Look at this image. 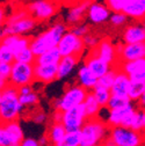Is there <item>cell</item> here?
I'll return each instance as SVG.
<instances>
[{"label": "cell", "mask_w": 145, "mask_h": 146, "mask_svg": "<svg viewBox=\"0 0 145 146\" xmlns=\"http://www.w3.org/2000/svg\"><path fill=\"white\" fill-rule=\"evenodd\" d=\"M120 63L121 65L117 66V68L123 71L125 74H128L130 80L145 82V57Z\"/></svg>", "instance_id": "7c38bea8"}, {"label": "cell", "mask_w": 145, "mask_h": 146, "mask_svg": "<svg viewBox=\"0 0 145 146\" xmlns=\"http://www.w3.org/2000/svg\"><path fill=\"white\" fill-rule=\"evenodd\" d=\"M5 35V33H4V28L0 26V38H3V36Z\"/></svg>", "instance_id": "db71d44e"}, {"label": "cell", "mask_w": 145, "mask_h": 146, "mask_svg": "<svg viewBox=\"0 0 145 146\" xmlns=\"http://www.w3.org/2000/svg\"><path fill=\"white\" fill-rule=\"evenodd\" d=\"M31 119L35 123H39V124L44 123L45 119H47V114L44 111H42V110H37V111H35L34 115L31 116Z\"/></svg>", "instance_id": "ee69618b"}, {"label": "cell", "mask_w": 145, "mask_h": 146, "mask_svg": "<svg viewBox=\"0 0 145 146\" xmlns=\"http://www.w3.org/2000/svg\"><path fill=\"white\" fill-rule=\"evenodd\" d=\"M22 146H37L39 145V141L34 139V138H23L22 143H21Z\"/></svg>", "instance_id": "f6af8a7d"}, {"label": "cell", "mask_w": 145, "mask_h": 146, "mask_svg": "<svg viewBox=\"0 0 145 146\" xmlns=\"http://www.w3.org/2000/svg\"><path fill=\"white\" fill-rule=\"evenodd\" d=\"M132 109H135V107L132 106V103L128 104L124 108H118V109H110L108 111V115H107V119H106V123L108 124V126H116V125H121L123 118L126 116L129 111H131Z\"/></svg>", "instance_id": "cb8c5ba5"}, {"label": "cell", "mask_w": 145, "mask_h": 146, "mask_svg": "<svg viewBox=\"0 0 145 146\" xmlns=\"http://www.w3.org/2000/svg\"><path fill=\"white\" fill-rule=\"evenodd\" d=\"M11 70H12V64L11 63L0 62V78L8 80L9 76H11Z\"/></svg>", "instance_id": "7bdbcfd3"}, {"label": "cell", "mask_w": 145, "mask_h": 146, "mask_svg": "<svg viewBox=\"0 0 145 146\" xmlns=\"http://www.w3.org/2000/svg\"><path fill=\"white\" fill-rule=\"evenodd\" d=\"M112 11L108 8L106 4H100V3H90L87 9V16L88 20L94 23V25H100L109 20Z\"/></svg>", "instance_id": "5bb4252c"}, {"label": "cell", "mask_w": 145, "mask_h": 146, "mask_svg": "<svg viewBox=\"0 0 145 146\" xmlns=\"http://www.w3.org/2000/svg\"><path fill=\"white\" fill-rule=\"evenodd\" d=\"M1 43L8 45L14 53L20 52L21 50L28 48L30 45V38L23 35H4L1 38Z\"/></svg>", "instance_id": "ac0fdd59"}, {"label": "cell", "mask_w": 145, "mask_h": 146, "mask_svg": "<svg viewBox=\"0 0 145 146\" xmlns=\"http://www.w3.org/2000/svg\"><path fill=\"white\" fill-rule=\"evenodd\" d=\"M28 11L37 21H47L57 12V5L52 0H36L29 4Z\"/></svg>", "instance_id": "9c48e42d"}, {"label": "cell", "mask_w": 145, "mask_h": 146, "mask_svg": "<svg viewBox=\"0 0 145 146\" xmlns=\"http://www.w3.org/2000/svg\"><path fill=\"white\" fill-rule=\"evenodd\" d=\"M37 141H39V145H42V146L50 144V143H49V138H48V136H47V135H43L40 139H37Z\"/></svg>", "instance_id": "c3c4849f"}, {"label": "cell", "mask_w": 145, "mask_h": 146, "mask_svg": "<svg viewBox=\"0 0 145 146\" xmlns=\"http://www.w3.org/2000/svg\"><path fill=\"white\" fill-rule=\"evenodd\" d=\"M80 141H81L80 130L66 131V135L64 137V145L63 146H80Z\"/></svg>", "instance_id": "e575fe53"}, {"label": "cell", "mask_w": 145, "mask_h": 146, "mask_svg": "<svg viewBox=\"0 0 145 146\" xmlns=\"http://www.w3.org/2000/svg\"><path fill=\"white\" fill-rule=\"evenodd\" d=\"M15 58V53L13 52V50L6 45L0 43V62H5V63H13Z\"/></svg>", "instance_id": "d590c367"}, {"label": "cell", "mask_w": 145, "mask_h": 146, "mask_svg": "<svg viewBox=\"0 0 145 146\" xmlns=\"http://www.w3.org/2000/svg\"><path fill=\"white\" fill-rule=\"evenodd\" d=\"M81 141L80 146H95L102 144L109 132V126L106 121L99 117L87 118L80 129Z\"/></svg>", "instance_id": "277c9868"}, {"label": "cell", "mask_w": 145, "mask_h": 146, "mask_svg": "<svg viewBox=\"0 0 145 146\" xmlns=\"http://www.w3.org/2000/svg\"><path fill=\"white\" fill-rule=\"evenodd\" d=\"M23 106L19 100V90L17 87L8 84L1 90L0 99V122H11L19 119Z\"/></svg>", "instance_id": "6da1fadb"}, {"label": "cell", "mask_w": 145, "mask_h": 146, "mask_svg": "<svg viewBox=\"0 0 145 146\" xmlns=\"http://www.w3.org/2000/svg\"><path fill=\"white\" fill-rule=\"evenodd\" d=\"M5 19H6V14H5V9H4L3 7H0V26H1V25L4 23Z\"/></svg>", "instance_id": "681fc988"}, {"label": "cell", "mask_w": 145, "mask_h": 146, "mask_svg": "<svg viewBox=\"0 0 145 146\" xmlns=\"http://www.w3.org/2000/svg\"><path fill=\"white\" fill-rule=\"evenodd\" d=\"M144 20H145V17H144Z\"/></svg>", "instance_id": "94428289"}, {"label": "cell", "mask_w": 145, "mask_h": 146, "mask_svg": "<svg viewBox=\"0 0 145 146\" xmlns=\"http://www.w3.org/2000/svg\"><path fill=\"white\" fill-rule=\"evenodd\" d=\"M123 12L129 19L140 21L145 17V0H129Z\"/></svg>", "instance_id": "44dd1931"}, {"label": "cell", "mask_w": 145, "mask_h": 146, "mask_svg": "<svg viewBox=\"0 0 145 146\" xmlns=\"http://www.w3.org/2000/svg\"><path fill=\"white\" fill-rule=\"evenodd\" d=\"M66 135V129L62 122H53L48 131L49 143L52 145L63 146L64 145V137Z\"/></svg>", "instance_id": "603a6c76"}, {"label": "cell", "mask_w": 145, "mask_h": 146, "mask_svg": "<svg viewBox=\"0 0 145 146\" xmlns=\"http://www.w3.org/2000/svg\"><path fill=\"white\" fill-rule=\"evenodd\" d=\"M0 43H1V38H0Z\"/></svg>", "instance_id": "680465c9"}, {"label": "cell", "mask_w": 145, "mask_h": 146, "mask_svg": "<svg viewBox=\"0 0 145 146\" xmlns=\"http://www.w3.org/2000/svg\"><path fill=\"white\" fill-rule=\"evenodd\" d=\"M145 135L140 131H135L131 127H125L122 125L110 126L109 132L103 145L108 146H138L144 144Z\"/></svg>", "instance_id": "7a4b0ae2"}, {"label": "cell", "mask_w": 145, "mask_h": 146, "mask_svg": "<svg viewBox=\"0 0 145 146\" xmlns=\"http://www.w3.org/2000/svg\"><path fill=\"white\" fill-rule=\"evenodd\" d=\"M129 0H106V5L112 12H123Z\"/></svg>", "instance_id": "74e56055"}, {"label": "cell", "mask_w": 145, "mask_h": 146, "mask_svg": "<svg viewBox=\"0 0 145 146\" xmlns=\"http://www.w3.org/2000/svg\"><path fill=\"white\" fill-rule=\"evenodd\" d=\"M89 3H95V1H98V0H88Z\"/></svg>", "instance_id": "11a10c76"}, {"label": "cell", "mask_w": 145, "mask_h": 146, "mask_svg": "<svg viewBox=\"0 0 145 146\" xmlns=\"http://www.w3.org/2000/svg\"><path fill=\"white\" fill-rule=\"evenodd\" d=\"M79 57L77 56H63L57 64V79H65L78 65Z\"/></svg>", "instance_id": "d6986e66"}, {"label": "cell", "mask_w": 145, "mask_h": 146, "mask_svg": "<svg viewBox=\"0 0 145 146\" xmlns=\"http://www.w3.org/2000/svg\"><path fill=\"white\" fill-rule=\"evenodd\" d=\"M58 51L61 52L62 57L63 56H77L80 57L85 52V44L81 37L77 36L72 31H65L63 36L61 37L58 45Z\"/></svg>", "instance_id": "52a82bcc"}, {"label": "cell", "mask_w": 145, "mask_h": 146, "mask_svg": "<svg viewBox=\"0 0 145 146\" xmlns=\"http://www.w3.org/2000/svg\"><path fill=\"white\" fill-rule=\"evenodd\" d=\"M90 92L93 93L94 98L96 99V101L99 102V104L101 106V108H104L107 107V103L109 101L110 96H112V92L109 88H106L103 86H100V85H96Z\"/></svg>", "instance_id": "83f0119b"}, {"label": "cell", "mask_w": 145, "mask_h": 146, "mask_svg": "<svg viewBox=\"0 0 145 146\" xmlns=\"http://www.w3.org/2000/svg\"><path fill=\"white\" fill-rule=\"evenodd\" d=\"M84 108L87 115V118H93V117H98L101 110V106L99 104V102L96 101V99L94 98L92 92H88L84 102Z\"/></svg>", "instance_id": "484cf974"}, {"label": "cell", "mask_w": 145, "mask_h": 146, "mask_svg": "<svg viewBox=\"0 0 145 146\" xmlns=\"http://www.w3.org/2000/svg\"><path fill=\"white\" fill-rule=\"evenodd\" d=\"M130 103H131V100L129 99V96H121V95L112 94L109 101L107 103V108H108V110H110V109H118V108H124Z\"/></svg>", "instance_id": "4dcf8cb0"}, {"label": "cell", "mask_w": 145, "mask_h": 146, "mask_svg": "<svg viewBox=\"0 0 145 146\" xmlns=\"http://www.w3.org/2000/svg\"><path fill=\"white\" fill-rule=\"evenodd\" d=\"M61 58H62V54L56 46L50 50H47L45 52L39 54V56H36L35 64H58Z\"/></svg>", "instance_id": "4316f807"}, {"label": "cell", "mask_w": 145, "mask_h": 146, "mask_svg": "<svg viewBox=\"0 0 145 146\" xmlns=\"http://www.w3.org/2000/svg\"><path fill=\"white\" fill-rule=\"evenodd\" d=\"M0 99H1V92H0Z\"/></svg>", "instance_id": "9f6ffc18"}, {"label": "cell", "mask_w": 145, "mask_h": 146, "mask_svg": "<svg viewBox=\"0 0 145 146\" xmlns=\"http://www.w3.org/2000/svg\"><path fill=\"white\" fill-rule=\"evenodd\" d=\"M66 31V26L63 22H57L52 25L48 30L37 35L35 38L30 40V49L35 53V56L45 52L52 48H56L63 34Z\"/></svg>", "instance_id": "3957f363"}, {"label": "cell", "mask_w": 145, "mask_h": 146, "mask_svg": "<svg viewBox=\"0 0 145 146\" xmlns=\"http://www.w3.org/2000/svg\"><path fill=\"white\" fill-rule=\"evenodd\" d=\"M36 26V20L34 17H30L29 15L23 17V19L6 25V27L4 28V33L5 35H25L29 31H31Z\"/></svg>", "instance_id": "9a60e30c"}, {"label": "cell", "mask_w": 145, "mask_h": 146, "mask_svg": "<svg viewBox=\"0 0 145 146\" xmlns=\"http://www.w3.org/2000/svg\"><path fill=\"white\" fill-rule=\"evenodd\" d=\"M142 132L145 135V108H143V130Z\"/></svg>", "instance_id": "f5cc1de1"}, {"label": "cell", "mask_w": 145, "mask_h": 146, "mask_svg": "<svg viewBox=\"0 0 145 146\" xmlns=\"http://www.w3.org/2000/svg\"><path fill=\"white\" fill-rule=\"evenodd\" d=\"M129 84H130V78L128 74L121 70L117 71L115 80L110 87V92L114 95H121V96H128V89H129Z\"/></svg>", "instance_id": "ffe728a7"}, {"label": "cell", "mask_w": 145, "mask_h": 146, "mask_svg": "<svg viewBox=\"0 0 145 146\" xmlns=\"http://www.w3.org/2000/svg\"><path fill=\"white\" fill-rule=\"evenodd\" d=\"M116 49L118 53V63L145 57V42L118 44Z\"/></svg>", "instance_id": "30bf717a"}, {"label": "cell", "mask_w": 145, "mask_h": 146, "mask_svg": "<svg viewBox=\"0 0 145 146\" xmlns=\"http://www.w3.org/2000/svg\"><path fill=\"white\" fill-rule=\"evenodd\" d=\"M92 53L100 57L102 60L108 63L110 66H114L115 64L118 63V53H117L116 45H114L110 40L106 38V40L99 41L98 45L94 49H92Z\"/></svg>", "instance_id": "8fae6325"}, {"label": "cell", "mask_w": 145, "mask_h": 146, "mask_svg": "<svg viewBox=\"0 0 145 146\" xmlns=\"http://www.w3.org/2000/svg\"><path fill=\"white\" fill-rule=\"evenodd\" d=\"M71 31L73 33V34H76L77 36H79V37H84V36L86 35V34H88L89 33V27L86 25V23H76V25H73V28L71 29Z\"/></svg>", "instance_id": "ab89813d"}, {"label": "cell", "mask_w": 145, "mask_h": 146, "mask_svg": "<svg viewBox=\"0 0 145 146\" xmlns=\"http://www.w3.org/2000/svg\"><path fill=\"white\" fill-rule=\"evenodd\" d=\"M138 103H139V106H140L142 108H145V89H144L142 96H140L139 100H138Z\"/></svg>", "instance_id": "f907efd6"}, {"label": "cell", "mask_w": 145, "mask_h": 146, "mask_svg": "<svg viewBox=\"0 0 145 146\" xmlns=\"http://www.w3.org/2000/svg\"><path fill=\"white\" fill-rule=\"evenodd\" d=\"M118 68L117 66L116 67H110V70L106 72L103 76H101L100 78H98V84L96 85H100V86H103L106 88H109L112 87L114 80H115V77H116V73H117Z\"/></svg>", "instance_id": "1f68e13d"}, {"label": "cell", "mask_w": 145, "mask_h": 146, "mask_svg": "<svg viewBox=\"0 0 145 146\" xmlns=\"http://www.w3.org/2000/svg\"><path fill=\"white\" fill-rule=\"evenodd\" d=\"M62 117H63V111L56 109L55 113H53V116H52V121L53 122H62Z\"/></svg>", "instance_id": "7dc6e473"}, {"label": "cell", "mask_w": 145, "mask_h": 146, "mask_svg": "<svg viewBox=\"0 0 145 146\" xmlns=\"http://www.w3.org/2000/svg\"><path fill=\"white\" fill-rule=\"evenodd\" d=\"M8 85V80H6V79H3V78H0V92L6 87Z\"/></svg>", "instance_id": "816d5d0a"}, {"label": "cell", "mask_w": 145, "mask_h": 146, "mask_svg": "<svg viewBox=\"0 0 145 146\" xmlns=\"http://www.w3.org/2000/svg\"><path fill=\"white\" fill-rule=\"evenodd\" d=\"M82 41H84V44H85V46L86 48H88V49H94L96 45H98V43H99V38L96 37V36H94V35H92V34H86L84 37H82Z\"/></svg>", "instance_id": "60d3db41"}, {"label": "cell", "mask_w": 145, "mask_h": 146, "mask_svg": "<svg viewBox=\"0 0 145 146\" xmlns=\"http://www.w3.org/2000/svg\"><path fill=\"white\" fill-rule=\"evenodd\" d=\"M129 17L126 16V14L124 12H113V14L109 17V21L115 27H122L126 23Z\"/></svg>", "instance_id": "8d00e7d4"}, {"label": "cell", "mask_w": 145, "mask_h": 146, "mask_svg": "<svg viewBox=\"0 0 145 146\" xmlns=\"http://www.w3.org/2000/svg\"><path fill=\"white\" fill-rule=\"evenodd\" d=\"M17 90H19V94H28L33 90V88H31V85H23L17 87Z\"/></svg>", "instance_id": "bcb514c9"}, {"label": "cell", "mask_w": 145, "mask_h": 146, "mask_svg": "<svg viewBox=\"0 0 145 146\" xmlns=\"http://www.w3.org/2000/svg\"><path fill=\"white\" fill-rule=\"evenodd\" d=\"M123 41L124 43H138L145 42V27L144 25L137 22L126 26L123 31Z\"/></svg>", "instance_id": "2e32d148"}, {"label": "cell", "mask_w": 145, "mask_h": 146, "mask_svg": "<svg viewBox=\"0 0 145 146\" xmlns=\"http://www.w3.org/2000/svg\"><path fill=\"white\" fill-rule=\"evenodd\" d=\"M144 27H145V23H144Z\"/></svg>", "instance_id": "91938a15"}, {"label": "cell", "mask_w": 145, "mask_h": 146, "mask_svg": "<svg viewBox=\"0 0 145 146\" xmlns=\"http://www.w3.org/2000/svg\"><path fill=\"white\" fill-rule=\"evenodd\" d=\"M144 89H145V82L130 80L129 89H128V96L131 100V102H135V101L139 100V98L142 96V94L144 92Z\"/></svg>", "instance_id": "f546056e"}, {"label": "cell", "mask_w": 145, "mask_h": 146, "mask_svg": "<svg viewBox=\"0 0 145 146\" xmlns=\"http://www.w3.org/2000/svg\"><path fill=\"white\" fill-rule=\"evenodd\" d=\"M34 81H35L34 64L20 63L16 60L12 63V70H11L8 84L15 87H20L23 85H31Z\"/></svg>", "instance_id": "8992f818"}, {"label": "cell", "mask_w": 145, "mask_h": 146, "mask_svg": "<svg viewBox=\"0 0 145 146\" xmlns=\"http://www.w3.org/2000/svg\"><path fill=\"white\" fill-rule=\"evenodd\" d=\"M130 127L135 131L142 132V130H143V110H136V113L132 117Z\"/></svg>", "instance_id": "f35d334b"}, {"label": "cell", "mask_w": 145, "mask_h": 146, "mask_svg": "<svg viewBox=\"0 0 145 146\" xmlns=\"http://www.w3.org/2000/svg\"><path fill=\"white\" fill-rule=\"evenodd\" d=\"M85 65L88 67V70L93 73L96 78H100L106 72L110 70V65L102 60L100 57L95 56L94 53H89L85 59Z\"/></svg>", "instance_id": "e0dca14e"}, {"label": "cell", "mask_w": 145, "mask_h": 146, "mask_svg": "<svg viewBox=\"0 0 145 146\" xmlns=\"http://www.w3.org/2000/svg\"><path fill=\"white\" fill-rule=\"evenodd\" d=\"M35 81L50 84L57 79V64H34Z\"/></svg>", "instance_id": "4fadbf2b"}, {"label": "cell", "mask_w": 145, "mask_h": 146, "mask_svg": "<svg viewBox=\"0 0 145 146\" xmlns=\"http://www.w3.org/2000/svg\"><path fill=\"white\" fill-rule=\"evenodd\" d=\"M13 1H19V0H13Z\"/></svg>", "instance_id": "6f0895ef"}, {"label": "cell", "mask_w": 145, "mask_h": 146, "mask_svg": "<svg viewBox=\"0 0 145 146\" xmlns=\"http://www.w3.org/2000/svg\"><path fill=\"white\" fill-rule=\"evenodd\" d=\"M19 100L23 107H34L36 104H39L40 96L37 93H35L34 90H31L28 94H19Z\"/></svg>", "instance_id": "836d02e7"}, {"label": "cell", "mask_w": 145, "mask_h": 146, "mask_svg": "<svg viewBox=\"0 0 145 146\" xmlns=\"http://www.w3.org/2000/svg\"><path fill=\"white\" fill-rule=\"evenodd\" d=\"M87 119V115L85 111L84 104L76 106L71 109L63 111L62 123L64 124L66 131H77L80 130L81 126Z\"/></svg>", "instance_id": "ba28073f"}, {"label": "cell", "mask_w": 145, "mask_h": 146, "mask_svg": "<svg viewBox=\"0 0 145 146\" xmlns=\"http://www.w3.org/2000/svg\"><path fill=\"white\" fill-rule=\"evenodd\" d=\"M89 1L88 0H84L82 3L71 7L65 16V20L69 25H76V23H79L81 22L82 17L85 16V14H87V9H88V6H89Z\"/></svg>", "instance_id": "7402d4cb"}, {"label": "cell", "mask_w": 145, "mask_h": 146, "mask_svg": "<svg viewBox=\"0 0 145 146\" xmlns=\"http://www.w3.org/2000/svg\"><path fill=\"white\" fill-rule=\"evenodd\" d=\"M88 92L89 90H87L80 85L71 86L65 90L64 94L59 99H56L53 101V108H55V110L57 109V110L65 111L67 109L79 106L84 102Z\"/></svg>", "instance_id": "5b68a950"}, {"label": "cell", "mask_w": 145, "mask_h": 146, "mask_svg": "<svg viewBox=\"0 0 145 146\" xmlns=\"http://www.w3.org/2000/svg\"><path fill=\"white\" fill-rule=\"evenodd\" d=\"M35 59H36V56L33 52V50L30 49V46L15 53V58H14V60H16V62L27 63V64H35Z\"/></svg>", "instance_id": "d6a6232c"}, {"label": "cell", "mask_w": 145, "mask_h": 146, "mask_svg": "<svg viewBox=\"0 0 145 146\" xmlns=\"http://www.w3.org/2000/svg\"><path fill=\"white\" fill-rule=\"evenodd\" d=\"M77 77H78L79 85L82 86L84 88H86L87 90H92L98 84V78L88 70V67L85 64L78 70Z\"/></svg>", "instance_id": "d4e9b609"}, {"label": "cell", "mask_w": 145, "mask_h": 146, "mask_svg": "<svg viewBox=\"0 0 145 146\" xmlns=\"http://www.w3.org/2000/svg\"><path fill=\"white\" fill-rule=\"evenodd\" d=\"M0 146H19V143L9 132L4 122H0Z\"/></svg>", "instance_id": "f1b7e54d"}, {"label": "cell", "mask_w": 145, "mask_h": 146, "mask_svg": "<svg viewBox=\"0 0 145 146\" xmlns=\"http://www.w3.org/2000/svg\"><path fill=\"white\" fill-rule=\"evenodd\" d=\"M26 16H28V11H27V9H19V11H16L15 13H13V14L8 17L7 21H6V25L16 22V21L23 19V17H26Z\"/></svg>", "instance_id": "b9f144b4"}]
</instances>
